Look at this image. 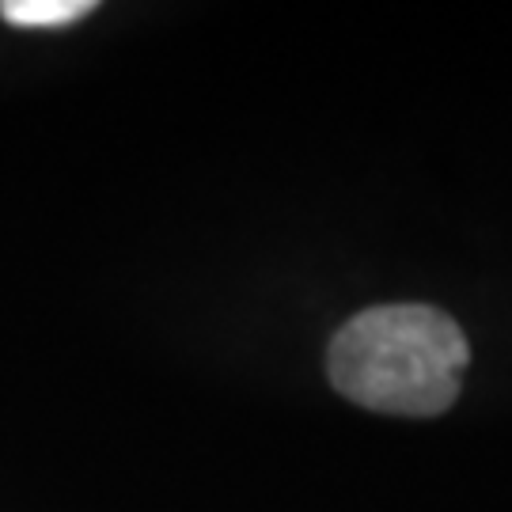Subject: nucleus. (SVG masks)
Masks as SVG:
<instances>
[{"label": "nucleus", "mask_w": 512, "mask_h": 512, "mask_svg": "<svg viewBox=\"0 0 512 512\" xmlns=\"http://www.w3.org/2000/svg\"><path fill=\"white\" fill-rule=\"evenodd\" d=\"M467 361L471 346L463 327L429 304L361 311L342 323L327 349L338 395L395 418H437L452 410Z\"/></svg>", "instance_id": "nucleus-1"}, {"label": "nucleus", "mask_w": 512, "mask_h": 512, "mask_svg": "<svg viewBox=\"0 0 512 512\" xmlns=\"http://www.w3.org/2000/svg\"><path fill=\"white\" fill-rule=\"evenodd\" d=\"M88 12H95L92 0H0V16L12 27H65Z\"/></svg>", "instance_id": "nucleus-2"}]
</instances>
